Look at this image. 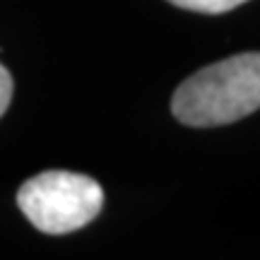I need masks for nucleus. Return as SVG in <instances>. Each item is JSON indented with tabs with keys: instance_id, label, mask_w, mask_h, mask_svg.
Masks as SVG:
<instances>
[{
	"instance_id": "nucleus-2",
	"label": "nucleus",
	"mask_w": 260,
	"mask_h": 260,
	"mask_svg": "<svg viewBox=\"0 0 260 260\" xmlns=\"http://www.w3.org/2000/svg\"><path fill=\"white\" fill-rule=\"evenodd\" d=\"M104 205L102 186L73 171H44L17 190V207L44 234H70L96 219Z\"/></svg>"
},
{
	"instance_id": "nucleus-3",
	"label": "nucleus",
	"mask_w": 260,
	"mask_h": 260,
	"mask_svg": "<svg viewBox=\"0 0 260 260\" xmlns=\"http://www.w3.org/2000/svg\"><path fill=\"white\" fill-rule=\"evenodd\" d=\"M171 5L183 10H190V12H203V15H224L229 10L239 8L248 0H169Z\"/></svg>"
},
{
	"instance_id": "nucleus-1",
	"label": "nucleus",
	"mask_w": 260,
	"mask_h": 260,
	"mask_svg": "<svg viewBox=\"0 0 260 260\" xmlns=\"http://www.w3.org/2000/svg\"><path fill=\"white\" fill-rule=\"evenodd\" d=\"M260 109V53H239L186 77L174 92L171 111L183 125L214 128Z\"/></svg>"
},
{
	"instance_id": "nucleus-4",
	"label": "nucleus",
	"mask_w": 260,
	"mask_h": 260,
	"mask_svg": "<svg viewBox=\"0 0 260 260\" xmlns=\"http://www.w3.org/2000/svg\"><path fill=\"white\" fill-rule=\"evenodd\" d=\"M12 92H15V82H12V75L8 68L0 65V118L5 116V111L10 109L12 102Z\"/></svg>"
}]
</instances>
